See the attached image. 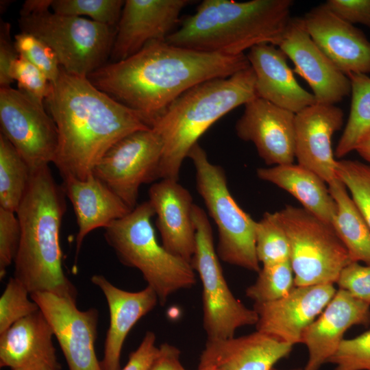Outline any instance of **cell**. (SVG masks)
<instances>
[{
	"instance_id": "obj_1",
	"label": "cell",
	"mask_w": 370,
	"mask_h": 370,
	"mask_svg": "<svg viewBox=\"0 0 370 370\" xmlns=\"http://www.w3.org/2000/svg\"><path fill=\"white\" fill-rule=\"evenodd\" d=\"M249 66L245 54L204 52L154 40L125 60L106 63L87 77L99 90L137 112L151 127L186 90Z\"/></svg>"
},
{
	"instance_id": "obj_2",
	"label": "cell",
	"mask_w": 370,
	"mask_h": 370,
	"mask_svg": "<svg viewBox=\"0 0 370 370\" xmlns=\"http://www.w3.org/2000/svg\"><path fill=\"white\" fill-rule=\"evenodd\" d=\"M45 100L58 130L53 164L62 179L83 180L116 142L151 128L135 110L96 88L87 77L61 68Z\"/></svg>"
},
{
	"instance_id": "obj_3",
	"label": "cell",
	"mask_w": 370,
	"mask_h": 370,
	"mask_svg": "<svg viewBox=\"0 0 370 370\" xmlns=\"http://www.w3.org/2000/svg\"><path fill=\"white\" fill-rule=\"evenodd\" d=\"M65 196L49 166L32 173L16 212L21 237L14 260V278L30 294L47 292L76 301L77 291L64 274L60 243Z\"/></svg>"
},
{
	"instance_id": "obj_4",
	"label": "cell",
	"mask_w": 370,
	"mask_h": 370,
	"mask_svg": "<svg viewBox=\"0 0 370 370\" xmlns=\"http://www.w3.org/2000/svg\"><path fill=\"white\" fill-rule=\"evenodd\" d=\"M293 5L291 0H204L166 41L231 56L261 44L278 47L292 18Z\"/></svg>"
},
{
	"instance_id": "obj_5",
	"label": "cell",
	"mask_w": 370,
	"mask_h": 370,
	"mask_svg": "<svg viewBox=\"0 0 370 370\" xmlns=\"http://www.w3.org/2000/svg\"><path fill=\"white\" fill-rule=\"evenodd\" d=\"M251 66L200 83L173 101L151 125L163 145L158 179L178 181L182 164L199 138L216 121L257 97Z\"/></svg>"
},
{
	"instance_id": "obj_6",
	"label": "cell",
	"mask_w": 370,
	"mask_h": 370,
	"mask_svg": "<svg viewBox=\"0 0 370 370\" xmlns=\"http://www.w3.org/2000/svg\"><path fill=\"white\" fill-rule=\"evenodd\" d=\"M154 215L149 200L144 201L106 227L104 238L123 264L140 271L164 305L172 294L190 288L197 280L190 262L158 243L151 221Z\"/></svg>"
},
{
	"instance_id": "obj_7",
	"label": "cell",
	"mask_w": 370,
	"mask_h": 370,
	"mask_svg": "<svg viewBox=\"0 0 370 370\" xmlns=\"http://www.w3.org/2000/svg\"><path fill=\"white\" fill-rule=\"evenodd\" d=\"M188 157L195 169L196 186L219 233L217 253L223 262L258 273L255 221L236 203L227 185L223 169L208 158L196 143Z\"/></svg>"
},
{
	"instance_id": "obj_8",
	"label": "cell",
	"mask_w": 370,
	"mask_h": 370,
	"mask_svg": "<svg viewBox=\"0 0 370 370\" xmlns=\"http://www.w3.org/2000/svg\"><path fill=\"white\" fill-rule=\"evenodd\" d=\"M21 32L44 41L66 72L88 77L110 59L116 27L47 10L20 16Z\"/></svg>"
},
{
	"instance_id": "obj_9",
	"label": "cell",
	"mask_w": 370,
	"mask_h": 370,
	"mask_svg": "<svg viewBox=\"0 0 370 370\" xmlns=\"http://www.w3.org/2000/svg\"><path fill=\"white\" fill-rule=\"evenodd\" d=\"M275 213L288 240L295 286L336 283L352 261L332 225L303 208Z\"/></svg>"
},
{
	"instance_id": "obj_10",
	"label": "cell",
	"mask_w": 370,
	"mask_h": 370,
	"mask_svg": "<svg viewBox=\"0 0 370 370\" xmlns=\"http://www.w3.org/2000/svg\"><path fill=\"white\" fill-rule=\"evenodd\" d=\"M195 249L191 265L202 284L203 326L207 340L234 336L241 327L256 325L258 314L247 308L230 291L214 245L211 225L205 211L193 204Z\"/></svg>"
},
{
	"instance_id": "obj_11",
	"label": "cell",
	"mask_w": 370,
	"mask_h": 370,
	"mask_svg": "<svg viewBox=\"0 0 370 370\" xmlns=\"http://www.w3.org/2000/svg\"><path fill=\"white\" fill-rule=\"evenodd\" d=\"M162 142L153 129L123 137L103 155L92 173L132 210L143 184L158 180Z\"/></svg>"
},
{
	"instance_id": "obj_12",
	"label": "cell",
	"mask_w": 370,
	"mask_h": 370,
	"mask_svg": "<svg viewBox=\"0 0 370 370\" xmlns=\"http://www.w3.org/2000/svg\"><path fill=\"white\" fill-rule=\"evenodd\" d=\"M0 125L1 134L25 160L32 173L53 163L58 134L44 104L11 86L0 88Z\"/></svg>"
},
{
	"instance_id": "obj_13",
	"label": "cell",
	"mask_w": 370,
	"mask_h": 370,
	"mask_svg": "<svg viewBox=\"0 0 370 370\" xmlns=\"http://www.w3.org/2000/svg\"><path fill=\"white\" fill-rule=\"evenodd\" d=\"M30 298L49 323L69 370H102L95 348L98 310H80L76 301L51 293H34Z\"/></svg>"
},
{
	"instance_id": "obj_14",
	"label": "cell",
	"mask_w": 370,
	"mask_h": 370,
	"mask_svg": "<svg viewBox=\"0 0 370 370\" xmlns=\"http://www.w3.org/2000/svg\"><path fill=\"white\" fill-rule=\"evenodd\" d=\"M278 47L311 88L317 103L335 105L351 93L350 79L312 40L303 18H291Z\"/></svg>"
},
{
	"instance_id": "obj_15",
	"label": "cell",
	"mask_w": 370,
	"mask_h": 370,
	"mask_svg": "<svg viewBox=\"0 0 370 370\" xmlns=\"http://www.w3.org/2000/svg\"><path fill=\"white\" fill-rule=\"evenodd\" d=\"M190 0H125L116 26L110 60H125L154 40H166L175 30Z\"/></svg>"
},
{
	"instance_id": "obj_16",
	"label": "cell",
	"mask_w": 370,
	"mask_h": 370,
	"mask_svg": "<svg viewBox=\"0 0 370 370\" xmlns=\"http://www.w3.org/2000/svg\"><path fill=\"white\" fill-rule=\"evenodd\" d=\"M336 290L332 284L295 286L275 301L254 303L256 330L293 345L301 343L305 330L319 317Z\"/></svg>"
},
{
	"instance_id": "obj_17",
	"label": "cell",
	"mask_w": 370,
	"mask_h": 370,
	"mask_svg": "<svg viewBox=\"0 0 370 370\" xmlns=\"http://www.w3.org/2000/svg\"><path fill=\"white\" fill-rule=\"evenodd\" d=\"M244 106L235 125L238 137L251 142L268 165L293 163L295 114L258 97Z\"/></svg>"
},
{
	"instance_id": "obj_18",
	"label": "cell",
	"mask_w": 370,
	"mask_h": 370,
	"mask_svg": "<svg viewBox=\"0 0 370 370\" xmlns=\"http://www.w3.org/2000/svg\"><path fill=\"white\" fill-rule=\"evenodd\" d=\"M344 114L335 105L315 103L295 116V158L328 185L338 177L331 145L332 135L341 129Z\"/></svg>"
},
{
	"instance_id": "obj_19",
	"label": "cell",
	"mask_w": 370,
	"mask_h": 370,
	"mask_svg": "<svg viewBox=\"0 0 370 370\" xmlns=\"http://www.w3.org/2000/svg\"><path fill=\"white\" fill-rule=\"evenodd\" d=\"M303 20L312 40L343 73L370 74V40L360 29L325 3L309 10Z\"/></svg>"
},
{
	"instance_id": "obj_20",
	"label": "cell",
	"mask_w": 370,
	"mask_h": 370,
	"mask_svg": "<svg viewBox=\"0 0 370 370\" xmlns=\"http://www.w3.org/2000/svg\"><path fill=\"white\" fill-rule=\"evenodd\" d=\"M370 324V305L338 289L319 317L305 330L301 343L308 350L304 370H319L336 352L345 332Z\"/></svg>"
},
{
	"instance_id": "obj_21",
	"label": "cell",
	"mask_w": 370,
	"mask_h": 370,
	"mask_svg": "<svg viewBox=\"0 0 370 370\" xmlns=\"http://www.w3.org/2000/svg\"><path fill=\"white\" fill-rule=\"evenodd\" d=\"M149 198L157 216L156 225L162 246L191 264L195 249V229L190 193L178 181L162 179L151 186Z\"/></svg>"
},
{
	"instance_id": "obj_22",
	"label": "cell",
	"mask_w": 370,
	"mask_h": 370,
	"mask_svg": "<svg viewBox=\"0 0 370 370\" xmlns=\"http://www.w3.org/2000/svg\"><path fill=\"white\" fill-rule=\"evenodd\" d=\"M53 336L40 310L20 319L0 335V366L11 370H60Z\"/></svg>"
},
{
	"instance_id": "obj_23",
	"label": "cell",
	"mask_w": 370,
	"mask_h": 370,
	"mask_svg": "<svg viewBox=\"0 0 370 370\" xmlns=\"http://www.w3.org/2000/svg\"><path fill=\"white\" fill-rule=\"evenodd\" d=\"M293 346L258 330L236 338L207 340L198 368L272 370L277 362L290 354Z\"/></svg>"
},
{
	"instance_id": "obj_24",
	"label": "cell",
	"mask_w": 370,
	"mask_h": 370,
	"mask_svg": "<svg viewBox=\"0 0 370 370\" xmlns=\"http://www.w3.org/2000/svg\"><path fill=\"white\" fill-rule=\"evenodd\" d=\"M90 281L106 297L110 312L102 370H121L120 358L125 340L133 326L159 303L156 292L149 286L130 292L121 289L102 275H94Z\"/></svg>"
},
{
	"instance_id": "obj_25",
	"label": "cell",
	"mask_w": 370,
	"mask_h": 370,
	"mask_svg": "<svg viewBox=\"0 0 370 370\" xmlns=\"http://www.w3.org/2000/svg\"><path fill=\"white\" fill-rule=\"evenodd\" d=\"M247 57L254 71L258 97L295 114L316 103L313 94L297 82L280 48L258 45L249 50Z\"/></svg>"
},
{
	"instance_id": "obj_26",
	"label": "cell",
	"mask_w": 370,
	"mask_h": 370,
	"mask_svg": "<svg viewBox=\"0 0 370 370\" xmlns=\"http://www.w3.org/2000/svg\"><path fill=\"white\" fill-rule=\"evenodd\" d=\"M62 180V186L76 217L77 254L90 232L99 227L105 229L132 210L93 173L83 180L74 177Z\"/></svg>"
},
{
	"instance_id": "obj_27",
	"label": "cell",
	"mask_w": 370,
	"mask_h": 370,
	"mask_svg": "<svg viewBox=\"0 0 370 370\" xmlns=\"http://www.w3.org/2000/svg\"><path fill=\"white\" fill-rule=\"evenodd\" d=\"M257 176L285 190L303 208L332 225L336 206L325 182L312 171L293 163L259 168Z\"/></svg>"
},
{
	"instance_id": "obj_28",
	"label": "cell",
	"mask_w": 370,
	"mask_h": 370,
	"mask_svg": "<svg viewBox=\"0 0 370 370\" xmlns=\"http://www.w3.org/2000/svg\"><path fill=\"white\" fill-rule=\"evenodd\" d=\"M336 203L332 227L345 245L352 262L370 265V227L338 178L328 185Z\"/></svg>"
},
{
	"instance_id": "obj_29",
	"label": "cell",
	"mask_w": 370,
	"mask_h": 370,
	"mask_svg": "<svg viewBox=\"0 0 370 370\" xmlns=\"http://www.w3.org/2000/svg\"><path fill=\"white\" fill-rule=\"evenodd\" d=\"M347 75L351 82L352 102L345 127L334 152L339 158L355 151L370 130V77L362 73Z\"/></svg>"
},
{
	"instance_id": "obj_30",
	"label": "cell",
	"mask_w": 370,
	"mask_h": 370,
	"mask_svg": "<svg viewBox=\"0 0 370 370\" xmlns=\"http://www.w3.org/2000/svg\"><path fill=\"white\" fill-rule=\"evenodd\" d=\"M31 169L10 141L0 134V208L16 212L27 190Z\"/></svg>"
},
{
	"instance_id": "obj_31",
	"label": "cell",
	"mask_w": 370,
	"mask_h": 370,
	"mask_svg": "<svg viewBox=\"0 0 370 370\" xmlns=\"http://www.w3.org/2000/svg\"><path fill=\"white\" fill-rule=\"evenodd\" d=\"M256 282L247 288L245 295L254 303L277 300L295 286L290 260L262 265Z\"/></svg>"
},
{
	"instance_id": "obj_32",
	"label": "cell",
	"mask_w": 370,
	"mask_h": 370,
	"mask_svg": "<svg viewBox=\"0 0 370 370\" xmlns=\"http://www.w3.org/2000/svg\"><path fill=\"white\" fill-rule=\"evenodd\" d=\"M255 237L256 255L262 265L289 260L288 240L275 212H265L256 221Z\"/></svg>"
},
{
	"instance_id": "obj_33",
	"label": "cell",
	"mask_w": 370,
	"mask_h": 370,
	"mask_svg": "<svg viewBox=\"0 0 370 370\" xmlns=\"http://www.w3.org/2000/svg\"><path fill=\"white\" fill-rule=\"evenodd\" d=\"M125 3L123 0H53L51 8L57 14L90 18L116 27Z\"/></svg>"
},
{
	"instance_id": "obj_34",
	"label": "cell",
	"mask_w": 370,
	"mask_h": 370,
	"mask_svg": "<svg viewBox=\"0 0 370 370\" xmlns=\"http://www.w3.org/2000/svg\"><path fill=\"white\" fill-rule=\"evenodd\" d=\"M335 171L370 227V164L340 160Z\"/></svg>"
},
{
	"instance_id": "obj_35",
	"label": "cell",
	"mask_w": 370,
	"mask_h": 370,
	"mask_svg": "<svg viewBox=\"0 0 370 370\" xmlns=\"http://www.w3.org/2000/svg\"><path fill=\"white\" fill-rule=\"evenodd\" d=\"M29 292L15 278H10L0 298V335L20 319L40 310L29 299Z\"/></svg>"
},
{
	"instance_id": "obj_36",
	"label": "cell",
	"mask_w": 370,
	"mask_h": 370,
	"mask_svg": "<svg viewBox=\"0 0 370 370\" xmlns=\"http://www.w3.org/2000/svg\"><path fill=\"white\" fill-rule=\"evenodd\" d=\"M14 44L18 55L39 69L50 82L58 79L61 66L53 51L44 41L21 32L14 36Z\"/></svg>"
},
{
	"instance_id": "obj_37",
	"label": "cell",
	"mask_w": 370,
	"mask_h": 370,
	"mask_svg": "<svg viewBox=\"0 0 370 370\" xmlns=\"http://www.w3.org/2000/svg\"><path fill=\"white\" fill-rule=\"evenodd\" d=\"M328 362L334 370H370V330L349 339H343Z\"/></svg>"
},
{
	"instance_id": "obj_38",
	"label": "cell",
	"mask_w": 370,
	"mask_h": 370,
	"mask_svg": "<svg viewBox=\"0 0 370 370\" xmlns=\"http://www.w3.org/2000/svg\"><path fill=\"white\" fill-rule=\"evenodd\" d=\"M11 77L17 82L18 90L36 102L44 104L49 93L51 83L39 69L18 56L12 65Z\"/></svg>"
},
{
	"instance_id": "obj_39",
	"label": "cell",
	"mask_w": 370,
	"mask_h": 370,
	"mask_svg": "<svg viewBox=\"0 0 370 370\" xmlns=\"http://www.w3.org/2000/svg\"><path fill=\"white\" fill-rule=\"evenodd\" d=\"M21 237L20 223L15 212L0 208V278L14 262Z\"/></svg>"
},
{
	"instance_id": "obj_40",
	"label": "cell",
	"mask_w": 370,
	"mask_h": 370,
	"mask_svg": "<svg viewBox=\"0 0 370 370\" xmlns=\"http://www.w3.org/2000/svg\"><path fill=\"white\" fill-rule=\"evenodd\" d=\"M336 284L340 289L370 305V265L352 262L343 269Z\"/></svg>"
},
{
	"instance_id": "obj_41",
	"label": "cell",
	"mask_w": 370,
	"mask_h": 370,
	"mask_svg": "<svg viewBox=\"0 0 370 370\" xmlns=\"http://www.w3.org/2000/svg\"><path fill=\"white\" fill-rule=\"evenodd\" d=\"M325 4L346 22L370 28V0H328Z\"/></svg>"
},
{
	"instance_id": "obj_42",
	"label": "cell",
	"mask_w": 370,
	"mask_h": 370,
	"mask_svg": "<svg viewBox=\"0 0 370 370\" xmlns=\"http://www.w3.org/2000/svg\"><path fill=\"white\" fill-rule=\"evenodd\" d=\"M14 41L10 36V24L1 20L0 23V87H10L14 82L11 67L18 57Z\"/></svg>"
},
{
	"instance_id": "obj_43",
	"label": "cell",
	"mask_w": 370,
	"mask_h": 370,
	"mask_svg": "<svg viewBox=\"0 0 370 370\" xmlns=\"http://www.w3.org/2000/svg\"><path fill=\"white\" fill-rule=\"evenodd\" d=\"M156 340L155 334L147 331L138 348L130 354L127 364L121 370H148L159 353Z\"/></svg>"
},
{
	"instance_id": "obj_44",
	"label": "cell",
	"mask_w": 370,
	"mask_h": 370,
	"mask_svg": "<svg viewBox=\"0 0 370 370\" xmlns=\"http://www.w3.org/2000/svg\"><path fill=\"white\" fill-rule=\"evenodd\" d=\"M148 370H186L180 360V351L164 343L159 346V353Z\"/></svg>"
},
{
	"instance_id": "obj_45",
	"label": "cell",
	"mask_w": 370,
	"mask_h": 370,
	"mask_svg": "<svg viewBox=\"0 0 370 370\" xmlns=\"http://www.w3.org/2000/svg\"><path fill=\"white\" fill-rule=\"evenodd\" d=\"M53 0H26L20 10V16H26L49 10Z\"/></svg>"
},
{
	"instance_id": "obj_46",
	"label": "cell",
	"mask_w": 370,
	"mask_h": 370,
	"mask_svg": "<svg viewBox=\"0 0 370 370\" xmlns=\"http://www.w3.org/2000/svg\"><path fill=\"white\" fill-rule=\"evenodd\" d=\"M355 151L370 164V130L360 140Z\"/></svg>"
},
{
	"instance_id": "obj_47",
	"label": "cell",
	"mask_w": 370,
	"mask_h": 370,
	"mask_svg": "<svg viewBox=\"0 0 370 370\" xmlns=\"http://www.w3.org/2000/svg\"><path fill=\"white\" fill-rule=\"evenodd\" d=\"M198 370H220V369L215 367H205L198 368Z\"/></svg>"
},
{
	"instance_id": "obj_48",
	"label": "cell",
	"mask_w": 370,
	"mask_h": 370,
	"mask_svg": "<svg viewBox=\"0 0 370 370\" xmlns=\"http://www.w3.org/2000/svg\"><path fill=\"white\" fill-rule=\"evenodd\" d=\"M272 370H281V369H277L273 368ZM290 370H304V369H290Z\"/></svg>"
},
{
	"instance_id": "obj_49",
	"label": "cell",
	"mask_w": 370,
	"mask_h": 370,
	"mask_svg": "<svg viewBox=\"0 0 370 370\" xmlns=\"http://www.w3.org/2000/svg\"><path fill=\"white\" fill-rule=\"evenodd\" d=\"M40 370H54V369H49V368H45V369H42Z\"/></svg>"
}]
</instances>
